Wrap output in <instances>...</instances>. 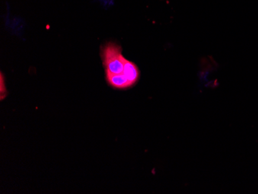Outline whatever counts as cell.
<instances>
[{
    "label": "cell",
    "mask_w": 258,
    "mask_h": 194,
    "mask_svg": "<svg viewBox=\"0 0 258 194\" xmlns=\"http://www.w3.org/2000/svg\"><path fill=\"white\" fill-rule=\"evenodd\" d=\"M101 56L105 73H122L126 58L122 55L121 46L109 42L101 47Z\"/></svg>",
    "instance_id": "1"
},
{
    "label": "cell",
    "mask_w": 258,
    "mask_h": 194,
    "mask_svg": "<svg viewBox=\"0 0 258 194\" xmlns=\"http://www.w3.org/2000/svg\"><path fill=\"white\" fill-rule=\"evenodd\" d=\"M105 75H106L107 82L111 88L115 89H127V88H132L128 80L123 73L118 74V75L105 73Z\"/></svg>",
    "instance_id": "2"
},
{
    "label": "cell",
    "mask_w": 258,
    "mask_h": 194,
    "mask_svg": "<svg viewBox=\"0 0 258 194\" xmlns=\"http://www.w3.org/2000/svg\"><path fill=\"white\" fill-rule=\"evenodd\" d=\"M122 73L128 80L131 87L134 86L140 78V72H139L137 65L127 59L124 63V70H123Z\"/></svg>",
    "instance_id": "3"
},
{
    "label": "cell",
    "mask_w": 258,
    "mask_h": 194,
    "mask_svg": "<svg viewBox=\"0 0 258 194\" xmlns=\"http://www.w3.org/2000/svg\"><path fill=\"white\" fill-rule=\"evenodd\" d=\"M8 95V91L6 87L5 78L4 74L1 72L0 74V100L4 101Z\"/></svg>",
    "instance_id": "4"
}]
</instances>
